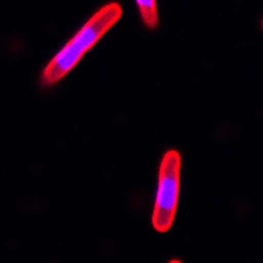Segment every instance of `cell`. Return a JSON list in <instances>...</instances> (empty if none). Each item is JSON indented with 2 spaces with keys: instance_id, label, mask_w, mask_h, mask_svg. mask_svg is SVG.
<instances>
[{
  "instance_id": "cell-1",
  "label": "cell",
  "mask_w": 263,
  "mask_h": 263,
  "mask_svg": "<svg viewBox=\"0 0 263 263\" xmlns=\"http://www.w3.org/2000/svg\"><path fill=\"white\" fill-rule=\"evenodd\" d=\"M121 13L123 9L117 3H109L99 9L42 70L40 77L42 86H54L74 69L84 54L116 24Z\"/></svg>"
},
{
  "instance_id": "cell-5",
  "label": "cell",
  "mask_w": 263,
  "mask_h": 263,
  "mask_svg": "<svg viewBox=\"0 0 263 263\" xmlns=\"http://www.w3.org/2000/svg\"><path fill=\"white\" fill-rule=\"evenodd\" d=\"M262 29H263V18H262Z\"/></svg>"
},
{
  "instance_id": "cell-2",
  "label": "cell",
  "mask_w": 263,
  "mask_h": 263,
  "mask_svg": "<svg viewBox=\"0 0 263 263\" xmlns=\"http://www.w3.org/2000/svg\"><path fill=\"white\" fill-rule=\"evenodd\" d=\"M180 154L177 150L164 153L158 175V190L152 222L157 232L164 233L171 228L177 213L180 185Z\"/></svg>"
},
{
  "instance_id": "cell-3",
  "label": "cell",
  "mask_w": 263,
  "mask_h": 263,
  "mask_svg": "<svg viewBox=\"0 0 263 263\" xmlns=\"http://www.w3.org/2000/svg\"><path fill=\"white\" fill-rule=\"evenodd\" d=\"M137 7L140 9V15L142 17L144 24L150 29L158 25V13H157V3L153 0H147V2H137Z\"/></svg>"
},
{
  "instance_id": "cell-4",
  "label": "cell",
  "mask_w": 263,
  "mask_h": 263,
  "mask_svg": "<svg viewBox=\"0 0 263 263\" xmlns=\"http://www.w3.org/2000/svg\"><path fill=\"white\" fill-rule=\"evenodd\" d=\"M168 263H182V262H180V260H177V259H174V260H171V262H168Z\"/></svg>"
}]
</instances>
